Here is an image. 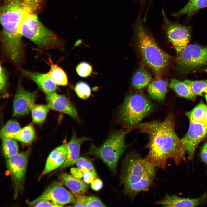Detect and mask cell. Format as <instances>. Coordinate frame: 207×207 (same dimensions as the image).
<instances>
[{
  "label": "cell",
  "instance_id": "obj_1",
  "mask_svg": "<svg viewBox=\"0 0 207 207\" xmlns=\"http://www.w3.org/2000/svg\"><path fill=\"white\" fill-rule=\"evenodd\" d=\"M136 127L148 135L149 141L145 147L149 152L144 158L153 166L165 170L169 159H172L177 164L185 159V151L181 139L175 132L172 114L162 121L141 123Z\"/></svg>",
  "mask_w": 207,
  "mask_h": 207
},
{
  "label": "cell",
  "instance_id": "obj_2",
  "mask_svg": "<svg viewBox=\"0 0 207 207\" xmlns=\"http://www.w3.org/2000/svg\"><path fill=\"white\" fill-rule=\"evenodd\" d=\"M21 0H3L0 7L2 49L12 62L23 59L24 52L19 24L22 16Z\"/></svg>",
  "mask_w": 207,
  "mask_h": 207
},
{
  "label": "cell",
  "instance_id": "obj_3",
  "mask_svg": "<svg viewBox=\"0 0 207 207\" xmlns=\"http://www.w3.org/2000/svg\"><path fill=\"white\" fill-rule=\"evenodd\" d=\"M139 50L145 63L158 76L166 68L170 56L158 46L144 26L139 14L134 24Z\"/></svg>",
  "mask_w": 207,
  "mask_h": 207
},
{
  "label": "cell",
  "instance_id": "obj_4",
  "mask_svg": "<svg viewBox=\"0 0 207 207\" xmlns=\"http://www.w3.org/2000/svg\"><path fill=\"white\" fill-rule=\"evenodd\" d=\"M19 29L22 36L32 41L39 48H55L60 45L56 34L41 22L36 13L22 10Z\"/></svg>",
  "mask_w": 207,
  "mask_h": 207
},
{
  "label": "cell",
  "instance_id": "obj_5",
  "mask_svg": "<svg viewBox=\"0 0 207 207\" xmlns=\"http://www.w3.org/2000/svg\"><path fill=\"white\" fill-rule=\"evenodd\" d=\"M154 104L144 95L135 93L127 96L119 108L118 119L124 127H136L154 110Z\"/></svg>",
  "mask_w": 207,
  "mask_h": 207
},
{
  "label": "cell",
  "instance_id": "obj_6",
  "mask_svg": "<svg viewBox=\"0 0 207 207\" xmlns=\"http://www.w3.org/2000/svg\"><path fill=\"white\" fill-rule=\"evenodd\" d=\"M126 133L123 131L114 132L100 146L91 145L87 154L100 159L113 172H116L119 159L127 147L125 141Z\"/></svg>",
  "mask_w": 207,
  "mask_h": 207
},
{
  "label": "cell",
  "instance_id": "obj_7",
  "mask_svg": "<svg viewBox=\"0 0 207 207\" xmlns=\"http://www.w3.org/2000/svg\"><path fill=\"white\" fill-rule=\"evenodd\" d=\"M156 168L136 152H131L122 161L120 184L124 186L136 183L145 176L155 175Z\"/></svg>",
  "mask_w": 207,
  "mask_h": 207
},
{
  "label": "cell",
  "instance_id": "obj_8",
  "mask_svg": "<svg viewBox=\"0 0 207 207\" xmlns=\"http://www.w3.org/2000/svg\"><path fill=\"white\" fill-rule=\"evenodd\" d=\"M177 54V65L183 70L191 71L207 65V46L187 45Z\"/></svg>",
  "mask_w": 207,
  "mask_h": 207
},
{
  "label": "cell",
  "instance_id": "obj_9",
  "mask_svg": "<svg viewBox=\"0 0 207 207\" xmlns=\"http://www.w3.org/2000/svg\"><path fill=\"white\" fill-rule=\"evenodd\" d=\"M163 28L173 45L177 54L188 44L191 38V28L189 26L170 21L162 10Z\"/></svg>",
  "mask_w": 207,
  "mask_h": 207
},
{
  "label": "cell",
  "instance_id": "obj_10",
  "mask_svg": "<svg viewBox=\"0 0 207 207\" xmlns=\"http://www.w3.org/2000/svg\"><path fill=\"white\" fill-rule=\"evenodd\" d=\"M29 153L28 150L18 153L6 161L7 167L12 178L15 198L23 188Z\"/></svg>",
  "mask_w": 207,
  "mask_h": 207
},
{
  "label": "cell",
  "instance_id": "obj_11",
  "mask_svg": "<svg viewBox=\"0 0 207 207\" xmlns=\"http://www.w3.org/2000/svg\"><path fill=\"white\" fill-rule=\"evenodd\" d=\"M207 136V126L202 122L190 121L188 131L181 139L188 159H193L199 143Z\"/></svg>",
  "mask_w": 207,
  "mask_h": 207
},
{
  "label": "cell",
  "instance_id": "obj_12",
  "mask_svg": "<svg viewBox=\"0 0 207 207\" xmlns=\"http://www.w3.org/2000/svg\"><path fill=\"white\" fill-rule=\"evenodd\" d=\"M49 202L55 207H61L74 202V196L60 183L55 181L38 197Z\"/></svg>",
  "mask_w": 207,
  "mask_h": 207
},
{
  "label": "cell",
  "instance_id": "obj_13",
  "mask_svg": "<svg viewBox=\"0 0 207 207\" xmlns=\"http://www.w3.org/2000/svg\"><path fill=\"white\" fill-rule=\"evenodd\" d=\"M37 97L36 93L25 90L19 83L13 101L14 115L22 116L28 113L35 105Z\"/></svg>",
  "mask_w": 207,
  "mask_h": 207
},
{
  "label": "cell",
  "instance_id": "obj_14",
  "mask_svg": "<svg viewBox=\"0 0 207 207\" xmlns=\"http://www.w3.org/2000/svg\"><path fill=\"white\" fill-rule=\"evenodd\" d=\"M46 100L50 108L65 113L77 122H79L75 107L65 95L54 91L47 95Z\"/></svg>",
  "mask_w": 207,
  "mask_h": 207
},
{
  "label": "cell",
  "instance_id": "obj_15",
  "mask_svg": "<svg viewBox=\"0 0 207 207\" xmlns=\"http://www.w3.org/2000/svg\"><path fill=\"white\" fill-rule=\"evenodd\" d=\"M206 198L205 194L192 199L166 194L163 198L155 201L154 203L164 207H196L202 204Z\"/></svg>",
  "mask_w": 207,
  "mask_h": 207
},
{
  "label": "cell",
  "instance_id": "obj_16",
  "mask_svg": "<svg viewBox=\"0 0 207 207\" xmlns=\"http://www.w3.org/2000/svg\"><path fill=\"white\" fill-rule=\"evenodd\" d=\"M91 139L84 137H78L75 132L73 130L71 139L67 144L66 158L64 164L60 167V169H65L76 164L79 158L82 144L84 142Z\"/></svg>",
  "mask_w": 207,
  "mask_h": 207
},
{
  "label": "cell",
  "instance_id": "obj_17",
  "mask_svg": "<svg viewBox=\"0 0 207 207\" xmlns=\"http://www.w3.org/2000/svg\"><path fill=\"white\" fill-rule=\"evenodd\" d=\"M67 154V144L62 145L53 150L47 158L41 176L61 167L66 160Z\"/></svg>",
  "mask_w": 207,
  "mask_h": 207
},
{
  "label": "cell",
  "instance_id": "obj_18",
  "mask_svg": "<svg viewBox=\"0 0 207 207\" xmlns=\"http://www.w3.org/2000/svg\"><path fill=\"white\" fill-rule=\"evenodd\" d=\"M22 73L33 80L39 88L47 95L55 91L57 89L56 84L48 73H42L30 72L25 70Z\"/></svg>",
  "mask_w": 207,
  "mask_h": 207
},
{
  "label": "cell",
  "instance_id": "obj_19",
  "mask_svg": "<svg viewBox=\"0 0 207 207\" xmlns=\"http://www.w3.org/2000/svg\"><path fill=\"white\" fill-rule=\"evenodd\" d=\"M59 181L69 188L77 197L83 195L87 190L88 185L84 181L66 172L58 176Z\"/></svg>",
  "mask_w": 207,
  "mask_h": 207
},
{
  "label": "cell",
  "instance_id": "obj_20",
  "mask_svg": "<svg viewBox=\"0 0 207 207\" xmlns=\"http://www.w3.org/2000/svg\"><path fill=\"white\" fill-rule=\"evenodd\" d=\"M155 175L145 176L136 183L124 186V194L133 200L140 192L147 191L153 181Z\"/></svg>",
  "mask_w": 207,
  "mask_h": 207
},
{
  "label": "cell",
  "instance_id": "obj_21",
  "mask_svg": "<svg viewBox=\"0 0 207 207\" xmlns=\"http://www.w3.org/2000/svg\"><path fill=\"white\" fill-rule=\"evenodd\" d=\"M168 84L165 80L157 79L151 81L148 85L147 92L153 100L162 102L164 100L168 91Z\"/></svg>",
  "mask_w": 207,
  "mask_h": 207
},
{
  "label": "cell",
  "instance_id": "obj_22",
  "mask_svg": "<svg viewBox=\"0 0 207 207\" xmlns=\"http://www.w3.org/2000/svg\"><path fill=\"white\" fill-rule=\"evenodd\" d=\"M168 86L179 96L193 101L195 100L196 95L190 86L184 81L172 79Z\"/></svg>",
  "mask_w": 207,
  "mask_h": 207
},
{
  "label": "cell",
  "instance_id": "obj_23",
  "mask_svg": "<svg viewBox=\"0 0 207 207\" xmlns=\"http://www.w3.org/2000/svg\"><path fill=\"white\" fill-rule=\"evenodd\" d=\"M206 7L207 0H189L184 7L172 16L177 17L185 15L191 17L198 11Z\"/></svg>",
  "mask_w": 207,
  "mask_h": 207
},
{
  "label": "cell",
  "instance_id": "obj_24",
  "mask_svg": "<svg viewBox=\"0 0 207 207\" xmlns=\"http://www.w3.org/2000/svg\"><path fill=\"white\" fill-rule=\"evenodd\" d=\"M151 74L144 67H140L136 72L132 79L133 87L138 90L141 89L148 85L151 81Z\"/></svg>",
  "mask_w": 207,
  "mask_h": 207
},
{
  "label": "cell",
  "instance_id": "obj_25",
  "mask_svg": "<svg viewBox=\"0 0 207 207\" xmlns=\"http://www.w3.org/2000/svg\"><path fill=\"white\" fill-rule=\"evenodd\" d=\"M48 73L57 85L65 86L67 85L68 79L66 73L57 65L51 64Z\"/></svg>",
  "mask_w": 207,
  "mask_h": 207
},
{
  "label": "cell",
  "instance_id": "obj_26",
  "mask_svg": "<svg viewBox=\"0 0 207 207\" xmlns=\"http://www.w3.org/2000/svg\"><path fill=\"white\" fill-rule=\"evenodd\" d=\"M3 154L7 159L13 156L18 153V145L16 140L11 138H1Z\"/></svg>",
  "mask_w": 207,
  "mask_h": 207
},
{
  "label": "cell",
  "instance_id": "obj_27",
  "mask_svg": "<svg viewBox=\"0 0 207 207\" xmlns=\"http://www.w3.org/2000/svg\"><path fill=\"white\" fill-rule=\"evenodd\" d=\"M35 137L34 128L31 125H29L21 129L14 138L22 142L29 143L32 141Z\"/></svg>",
  "mask_w": 207,
  "mask_h": 207
},
{
  "label": "cell",
  "instance_id": "obj_28",
  "mask_svg": "<svg viewBox=\"0 0 207 207\" xmlns=\"http://www.w3.org/2000/svg\"><path fill=\"white\" fill-rule=\"evenodd\" d=\"M49 108L47 105H35L31 110L33 121L37 124L43 123Z\"/></svg>",
  "mask_w": 207,
  "mask_h": 207
},
{
  "label": "cell",
  "instance_id": "obj_29",
  "mask_svg": "<svg viewBox=\"0 0 207 207\" xmlns=\"http://www.w3.org/2000/svg\"><path fill=\"white\" fill-rule=\"evenodd\" d=\"M207 106L201 102L193 109L186 113L190 121L202 122L206 111Z\"/></svg>",
  "mask_w": 207,
  "mask_h": 207
},
{
  "label": "cell",
  "instance_id": "obj_30",
  "mask_svg": "<svg viewBox=\"0 0 207 207\" xmlns=\"http://www.w3.org/2000/svg\"><path fill=\"white\" fill-rule=\"evenodd\" d=\"M21 129L17 122L14 120H10L6 124L1 131V137L14 138L15 135Z\"/></svg>",
  "mask_w": 207,
  "mask_h": 207
},
{
  "label": "cell",
  "instance_id": "obj_31",
  "mask_svg": "<svg viewBox=\"0 0 207 207\" xmlns=\"http://www.w3.org/2000/svg\"><path fill=\"white\" fill-rule=\"evenodd\" d=\"M183 81L190 86L196 95L205 96L207 93V81L185 80Z\"/></svg>",
  "mask_w": 207,
  "mask_h": 207
},
{
  "label": "cell",
  "instance_id": "obj_32",
  "mask_svg": "<svg viewBox=\"0 0 207 207\" xmlns=\"http://www.w3.org/2000/svg\"><path fill=\"white\" fill-rule=\"evenodd\" d=\"M76 164L77 168L83 174L86 171L90 172L97 177V172L92 162L88 159L82 157H79Z\"/></svg>",
  "mask_w": 207,
  "mask_h": 207
},
{
  "label": "cell",
  "instance_id": "obj_33",
  "mask_svg": "<svg viewBox=\"0 0 207 207\" xmlns=\"http://www.w3.org/2000/svg\"><path fill=\"white\" fill-rule=\"evenodd\" d=\"M75 90L78 96L84 100L89 98L91 94L90 87L83 82H80L76 83L75 87Z\"/></svg>",
  "mask_w": 207,
  "mask_h": 207
},
{
  "label": "cell",
  "instance_id": "obj_34",
  "mask_svg": "<svg viewBox=\"0 0 207 207\" xmlns=\"http://www.w3.org/2000/svg\"><path fill=\"white\" fill-rule=\"evenodd\" d=\"M76 71L80 77H86L91 74L92 69V66L88 63L86 62H82L76 66Z\"/></svg>",
  "mask_w": 207,
  "mask_h": 207
},
{
  "label": "cell",
  "instance_id": "obj_35",
  "mask_svg": "<svg viewBox=\"0 0 207 207\" xmlns=\"http://www.w3.org/2000/svg\"><path fill=\"white\" fill-rule=\"evenodd\" d=\"M106 205L97 197L86 196L85 207H106Z\"/></svg>",
  "mask_w": 207,
  "mask_h": 207
},
{
  "label": "cell",
  "instance_id": "obj_36",
  "mask_svg": "<svg viewBox=\"0 0 207 207\" xmlns=\"http://www.w3.org/2000/svg\"><path fill=\"white\" fill-rule=\"evenodd\" d=\"M7 78L5 69L1 64L0 65V90L1 93L5 94L7 85Z\"/></svg>",
  "mask_w": 207,
  "mask_h": 207
},
{
  "label": "cell",
  "instance_id": "obj_37",
  "mask_svg": "<svg viewBox=\"0 0 207 207\" xmlns=\"http://www.w3.org/2000/svg\"><path fill=\"white\" fill-rule=\"evenodd\" d=\"M91 184V189L96 191L100 190L103 187L102 181L100 179L97 178L95 179Z\"/></svg>",
  "mask_w": 207,
  "mask_h": 207
},
{
  "label": "cell",
  "instance_id": "obj_38",
  "mask_svg": "<svg viewBox=\"0 0 207 207\" xmlns=\"http://www.w3.org/2000/svg\"><path fill=\"white\" fill-rule=\"evenodd\" d=\"M96 177L91 172L88 171L85 172L83 174V181L88 184H91Z\"/></svg>",
  "mask_w": 207,
  "mask_h": 207
},
{
  "label": "cell",
  "instance_id": "obj_39",
  "mask_svg": "<svg viewBox=\"0 0 207 207\" xmlns=\"http://www.w3.org/2000/svg\"><path fill=\"white\" fill-rule=\"evenodd\" d=\"M86 196L83 195L77 197L74 202L73 206L75 207H85Z\"/></svg>",
  "mask_w": 207,
  "mask_h": 207
},
{
  "label": "cell",
  "instance_id": "obj_40",
  "mask_svg": "<svg viewBox=\"0 0 207 207\" xmlns=\"http://www.w3.org/2000/svg\"><path fill=\"white\" fill-rule=\"evenodd\" d=\"M200 155L202 161L207 164V142L203 146L201 150Z\"/></svg>",
  "mask_w": 207,
  "mask_h": 207
},
{
  "label": "cell",
  "instance_id": "obj_41",
  "mask_svg": "<svg viewBox=\"0 0 207 207\" xmlns=\"http://www.w3.org/2000/svg\"><path fill=\"white\" fill-rule=\"evenodd\" d=\"M70 172L71 174L76 178L80 179L83 177V174L77 168H71Z\"/></svg>",
  "mask_w": 207,
  "mask_h": 207
},
{
  "label": "cell",
  "instance_id": "obj_42",
  "mask_svg": "<svg viewBox=\"0 0 207 207\" xmlns=\"http://www.w3.org/2000/svg\"><path fill=\"white\" fill-rule=\"evenodd\" d=\"M202 122L204 125L207 126V107Z\"/></svg>",
  "mask_w": 207,
  "mask_h": 207
},
{
  "label": "cell",
  "instance_id": "obj_43",
  "mask_svg": "<svg viewBox=\"0 0 207 207\" xmlns=\"http://www.w3.org/2000/svg\"><path fill=\"white\" fill-rule=\"evenodd\" d=\"M205 97L207 103V93L205 95Z\"/></svg>",
  "mask_w": 207,
  "mask_h": 207
},
{
  "label": "cell",
  "instance_id": "obj_44",
  "mask_svg": "<svg viewBox=\"0 0 207 207\" xmlns=\"http://www.w3.org/2000/svg\"><path fill=\"white\" fill-rule=\"evenodd\" d=\"M205 71H206V72L207 73V69H206V70H205Z\"/></svg>",
  "mask_w": 207,
  "mask_h": 207
}]
</instances>
